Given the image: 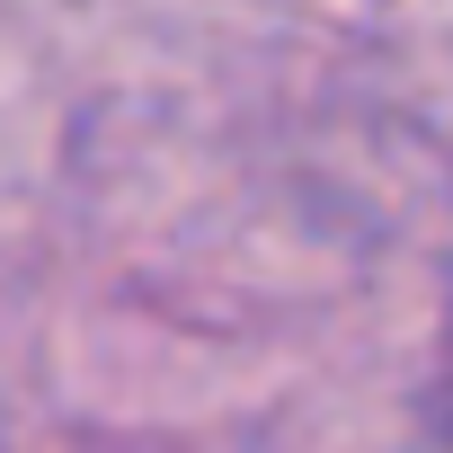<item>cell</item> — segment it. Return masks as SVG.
<instances>
[]
</instances>
